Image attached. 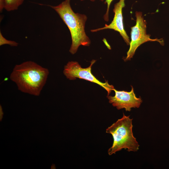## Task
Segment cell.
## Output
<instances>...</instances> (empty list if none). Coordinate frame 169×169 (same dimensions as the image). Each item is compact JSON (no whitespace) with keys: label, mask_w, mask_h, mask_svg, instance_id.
<instances>
[{"label":"cell","mask_w":169,"mask_h":169,"mask_svg":"<svg viewBox=\"0 0 169 169\" xmlns=\"http://www.w3.org/2000/svg\"><path fill=\"white\" fill-rule=\"evenodd\" d=\"M49 74L48 69L28 61L16 64L10 78L21 92L38 96L45 85Z\"/></svg>","instance_id":"cell-1"},{"label":"cell","mask_w":169,"mask_h":169,"mask_svg":"<svg viewBox=\"0 0 169 169\" xmlns=\"http://www.w3.org/2000/svg\"><path fill=\"white\" fill-rule=\"evenodd\" d=\"M70 1V0H65L58 5L49 6L57 13L68 27L72 39L69 52L73 54L77 52L80 45L89 46L90 40L85 31L87 16L75 13L71 7Z\"/></svg>","instance_id":"cell-2"},{"label":"cell","mask_w":169,"mask_h":169,"mask_svg":"<svg viewBox=\"0 0 169 169\" xmlns=\"http://www.w3.org/2000/svg\"><path fill=\"white\" fill-rule=\"evenodd\" d=\"M132 119L123 114L122 117L108 127L106 132L111 134L113 139L111 147L108 150L109 155L115 154L123 149L128 151L136 152L139 145L133 135Z\"/></svg>","instance_id":"cell-3"},{"label":"cell","mask_w":169,"mask_h":169,"mask_svg":"<svg viewBox=\"0 0 169 169\" xmlns=\"http://www.w3.org/2000/svg\"><path fill=\"white\" fill-rule=\"evenodd\" d=\"M136 22L135 26L131 27V41L129 49L125 61L130 60L134 55L137 49L142 44L148 41H157L163 44L162 39H151L150 35L146 33V22L144 19L141 12H136Z\"/></svg>","instance_id":"cell-4"},{"label":"cell","mask_w":169,"mask_h":169,"mask_svg":"<svg viewBox=\"0 0 169 169\" xmlns=\"http://www.w3.org/2000/svg\"><path fill=\"white\" fill-rule=\"evenodd\" d=\"M96 60H92L89 66L86 68L81 67L76 61H69L65 65L63 73L66 78L70 80L76 79V78L84 79L100 85L105 90L108 95L114 89L112 85L109 84L107 81L103 83L97 79L92 73L91 68Z\"/></svg>","instance_id":"cell-5"},{"label":"cell","mask_w":169,"mask_h":169,"mask_svg":"<svg viewBox=\"0 0 169 169\" xmlns=\"http://www.w3.org/2000/svg\"><path fill=\"white\" fill-rule=\"evenodd\" d=\"M132 86L130 91H118L114 88V96L108 95L107 98L109 102L118 110L124 108L126 111H130L132 108H139L142 101L141 98H137L134 93Z\"/></svg>","instance_id":"cell-6"},{"label":"cell","mask_w":169,"mask_h":169,"mask_svg":"<svg viewBox=\"0 0 169 169\" xmlns=\"http://www.w3.org/2000/svg\"><path fill=\"white\" fill-rule=\"evenodd\" d=\"M125 0H119L116 3L113 10L114 16L113 20L109 25L105 24L101 28L91 30L92 32L107 29H112L118 32L123 38L127 45L130 44V42L129 37L124 29L123 23L122 9L125 6Z\"/></svg>","instance_id":"cell-7"},{"label":"cell","mask_w":169,"mask_h":169,"mask_svg":"<svg viewBox=\"0 0 169 169\" xmlns=\"http://www.w3.org/2000/svg\"><path fill=\"white\" fill-rule=\"evenodd\" d=\"M24 0H0V11L3 9L8 12L16 10L23 3Z\"/></svg>","instance_id":"cell-8"},{"label":"cell","mask_w":169,"mask_h":169,"mask_svg":"<svg viewBox=\"0 0 169 169\" xmlns=\"http://www.w3.org/2000/svg\"><path fill=\"white\" fill-rule=\"evenodd\" d=\"M7 44L12 47H17L18 44L14 41L8 40L6 39L3 35L1 32H0V46Z\"/></svg>","instance_id":"cell-9"},{"label":"cell","mask_w":169,"mask_h":169,"mask_svg":"<svg viewBox=\"0 0 169 169\" xmlns=\"http://www.w3.org/2000/svg\"><path fill=\"white\" fill-rule=\"evenodd\" d=\"M81 1H83L84 0H81ZM91 1H94L95 0H90ZM101 1H105V3L107 4V10L105 14L104 15V19L107 22H108L109 20V8L110 6L111 2L114 0H100Z\"/></svg>","instance_id":"cell-10"},{"label":"cell","mask_w":169,"mask_h":169,"mask_svg":"<svg viewBox=\"0 0 169 169\" xmlns=\"http://www.w3.org/2000/svg\"><path fill=\"white\" fill-rule=\"evenodd\" d=\"M3 114V109L1 105H0V120H2Z\"/></svg>","instance_id":"cell-11"}]
</instances>
